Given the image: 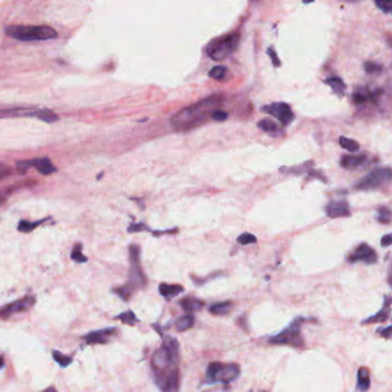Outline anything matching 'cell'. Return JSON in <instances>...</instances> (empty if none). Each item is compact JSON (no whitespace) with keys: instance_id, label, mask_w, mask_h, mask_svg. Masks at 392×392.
I'll return each mask as SVG.
<instances>
[{"instance_id":"cell-3","label":"cell","mask_w":392,"mask_h":392,"mask_svg":"<svg viewBox=\"0 0 392 392\" xmlns=\"http://www.w3.org/2000/svg\"><path fill=\"white\" fill-rule=\"evenodd\" d=\"M305 321L306 319L304 318H297L289 327L269 338V343L274 345H289L297 348L304 347L305 341L301 335V324Z\"/></svg>"},{"instance_id":"cell-14","label":"cell","mask_w":392,"mask_h":392,"mask_svg":"<svg viewBox=\"0 0 392 392\" xmlns=\"http://www.w3.org/2000/svg\"><path fill=\"white\" fill-rule=\"evenodd\" d=\"M115 333L114 329H102L97 330V332H92L86 336V341L89 344H102L108 341L113 334Z\"/></svg>"},{"instance_id":"cell-12","label":"cell","mask_w":392,"mask_h":392,"mask_svg":"<svg viewBox=\"0 0 392 392\" xmlns=\"http://www.w3.org/2000/svg\"><path fill=\"white\" fill-rule=\"evenodd\" d=\"M325 212H327V215L332 219H337V218H345V216L349 215V210H348V204L346 201H332L329 202L325 207Z\"/></svg>"},{"instance_id":"cell-38","label":"cell","mask_w":392,"mask_h":392,"mask_svg":"<svg viewBox=\"0 0 392 392\" xmlns=\"http://www.w3.org/2000/svg\"><path fill=\"white\" fill-rule=\"evenodd\" d=\"M375 4H376V6L379 7L381 11L384 12V13H390L391 8H392V4L389 3V2H383V3H382V2H376Z\"/></svg>"},{"instance_id":"cell-40","label":"cell","mask_w":392,"mask_h":392,"mask_svg":"<svg viewBox=\"0 0 392 392\" xmlns=\"http://www.w3.org/2000/svg\"><path fill=\"white\" fill-rule=\"evenodd\" d=\"M268 54H269V56H271V59L273 61V65L275 66V67H278V66H280V60H278L275 51H274V49H272V47L271 49H268Z\"/></svg>"},{"instance_id":"cell-7","label":"cell","mask_w":392,"mask_h":392,"mask_svg":"<svg viewBox=\"0 0 392 392\" xmlns=\"http://www.w3.org/2000/svg\"><path fill=\"white\" fill-rule=\"evenodd\" d=\"M130 262L131 268L129 273L128 285L135 290L137 287L144 286L146 283L145 275L139 264V247L136 246V245H132L130 247Z\"/></svg>"},{"instance_id":"cell-33","label":"cell","mask_w":392,"mask_h":392,"mask_svg":"<svg viewBox=\"0 0 392 392\" xmlns=\"http://www.w3.org/2000/svg\"><path fill=\"white\" fill-rule=\"evenodd\" d=\"M256 242H257L256 236H253L252 234H249V233L242 234L238 237V243L242 244V245H250V244H253Z\"/></svg>"},{"instance_id":"cell-21","label":"cell","mask_w":392,"mask_h":392,"mask_svg":"<svg viewBox=\"0 0 392 392\" xmlns=\"http://www.w3.org/2000/svg\"><path fill=\"white\" fill-rule=\"evenodd\" d=\"M193 324H195V316L192 314H188L179 318L176 322H175V327H176L177 332L183 333L192 328Z\"/></svg>"},{"instance_id":"cell-6","label":"cell","mask_w":392,"mask_h":392,"mask_svg":"<svg viewBox=\"0 0 392 392\" xmlns=\"http://www.w3.org/2000/svg\"><path fill=\"white\" fill-rule=\"evenodd\" d=\"M391 181L390 168H377L372 171L356 184L357 190L370 191L380 189Z\"/></svg>"},{"instance_id":"cell-13","label":"cell","mask_w":392,"mask_h":392,"mask_svg":"<svg viewBox=\"0 0 392 392\" xmlns=\"http://www.w3.org/2000/svg\"><path fill=\"white\" fill-rule=\"evenodd\" d=\"M391 298L390 296H385V300H384V305L382 307L380 312H377L375 315H372L369 319H367L363 321V324H370V323H381V322H385L386 320L390 319L391 315Z\"/></svg>"},{"instance_id":"cell-27","label":"cell","mask_w":392,"mask_h":392,"mask_svg":"<svg viewBox=\"0 0 392 392\" xmlns=\"http://www.w3.org/2000/svg\"><path fill=\"white\" fill-rule=\"evenodd\" d=\"M72 259L75 262H78V263L88 261L87 257L82 253V245L81 244H77L74 246L73 251H72Z\"/></svg>"},{"instance_id":"cell-39","label":"cell","mask_w":392,"mask_h":392,"mask_svg":"<svg viewBox=\"0 0 392 392\" xmlns=\"http://www.w3.org/2000/svg\"><path fill=\"white\" fill-rule=\"evenodd\" d=\"M12 173V169L9 168L8 166H6V164L4 163H0V179H3L5 177H7L11 175Z\"/></svg>"},{"instance_id":"cell-2","label":"cell","mask_w":392,"mask_h":392,"mask_svg":"<svg viewBox=\"0 0 392 392\" xmlns=\"http://www.w3.org/2000/svg\"><path fill=\"white\" fill-rule=\"evenodd\" d=\"M5 31L7 36L22 42L49 40L58 37L53 28L46 26H9Z\"/></svg>"},{"instance_id":"cell-37","label":"cell","mask_w":392,"mask_h":392,"mask_svg":"<svg viewBox=\"0 0 392 392\" xmlns=\"http://www.w3.org/2000/svg\"><path fill=\"white\" fill-rule=\"evenodd\" d=\"M211 117L215 121H219V122H223L225 121L226 119H228V114H226L225 112L223 111H220V110H215L213 113H212Z\"/></svg>"},{"instance_id":"cell-8","label":"cell","mask_w":392,"mask_h":392,"mask_svg":"<svg viewBox=\"0 0 392 392\" xmlns=\"http://www.w3.org/2000/svg\"><path fill=\"white\" fill-rule=\"evenodd\" d=\"M155 383L162 392H178L179 390V370L178 367H173L159 374H155Z\"/></svg>"},{"instance_id":"cell-15","label":"cell","mask_w":392,"mask_h":392,"mask_svg":"<svg viewBox=\"0 0 392 392\" xmlns=\"http://www.w3.org/2000/svg\"><path fill=\"white\" fill-rule=\"evenodd\" d=\"M184 287L179 284H167V283H162L159 286V292L164 299H173L175 297H177L179 294H182Z\"/></svg>"},{"instance_id":"cell-1","label":"cell","mask_w":392,"mask_h":392,"mask_svg":"<svg viewBox=\"0 0 392 392\" xmlns=\"http://www.w3.org/2000/svg\"><path fill=\"white\" fill-rule=\"evenodd\" d=\"M221 96H212L176 113L172 119L171 125L176 130H190L205 123L207 119L215 111V107L221 105Z\"/></svg>"},{"instance_id":"cell-29","label":"cell","mask_w":392,"mask_h":392,"mask_svg":"<svg viewBox=\"0 0 392 392\" xmlns=\"http://www.w3.org/2000/svg\"><path fill=\"white\" fill-rule=\"evenodd\" d=\"M53 358L54 360L59 363L61 367H67L72 363V358L67 357L66 354L60 353L59 351H53Z\"/></svg>"},{"instance_id":"cell-10","label":"cell","mask_w":392,"mask_h":392,"mask_svg":"<svg viewBox=\"0 0 392 392\" xmlns=\"http://www.w3.org/2000/svg\"><path fill=\"white\" fill-rule=\"evenodd\" d=\"M348 260L349 262L362 261L367 264H373L377 262V254L374 250L369 246V245L361 244L360 246H358L356 249V251L349 256Z\"/></svg>"},{"instance_id":"cell-43","label":"cell","mask_w":392,"mask_h":392,"mask_svg":"<svg viewBox=\"0 0 392 392\" xmlns=\"http://www.w3.org/2000/svg\"><path fill=\"white\" fill-rule=\"evenodd\" d=\"M4 367V358L0 356V369Z\"/></svg>"},{"instance_id":"cell-34","label":"cell","mask_w":392,"mask_h":392,"mask_svg":"<svg viewBox=\"0 0 392 392\" xmlns=\"http://www.w3.org/2000/svg\"><path fill=\"white\" fill-rule=\"evenodd\" d=\"M132 291H134V289H132V287H130L128 284L125 285V286H121V287H119V289L115 290L116 294L119 295L121 298L125 299V300H128L130 298Z\"/></svg>"},{"instance_id":"cell-20","label":"cell","mask_w":392,"mask_h":392,"mask_svg":"<svg viewBox=\"0 0 392 392\" xmlns=\"http://www.w3.org/2000/svg\"><path fill=\"white\" fill-rule=\"evenodd\" d=\"M325 84L329 87H332V89L334 90V92L337 94V96L339 97H343L344 93H345L346 91V86L345 83L343 82L342 78L339 77H330V78H327L325 79Z\"/></svg>"},{"instance_id":"cell-4","label":"cell","mask_w":392,"mask_h":392,"mask_svg":"<svg viewBox=\"0 0 392 392\" xmlns=\"http://www.w3.org/2000/svg\"><path fill=\"white\" fill-rule=\"evenodd\" d=\"M239 44V35L231 34L221 37L212 42L207 47V54L210 55L212 60L222 61L228 58L230 54H233L238 47Z\"/></svg>"},{"instance_id":"cell-30","label":"cell","mask_w":392,"mask_h":392,"mask_svg":"<svg viewBox=\"0 0 392 392\" xmlns=\"http://www.w3.org/2000/svg\"><path fill=\"white\" fill-rule=\"evenodd\" d=\"M117 319L121 320L123 323H126V324H130V325L135 324L136 322H138V320H137L135 313H134V312H131V311L125 312V313L120 314L119 316H117Z\"/></svg>"},{"instance_id":"cell-11","label":"cell","mask_w":392,"mask_h":392,"mask_svg":"<svg viewBox=\"0 0 392 392\" xmlns=\"http://www.w3.org/2000/svg\"><path fill=\"white\" fill-rule=\"evenodd\" d=\"M34 301H35L34 298H31V297L18 299L16 301H14V303L8 304L7 306L0 308V316H3V318H8V316L11 315L22 313V312L29 310L32 306V304H34Z\"/></svg>"},{"instance_id":"cell-28","label":"cell","mask_w":392,"mask_h":392,"mask_svg":"<svg viewBox=\"0 0 392 392\" xmlns=\"http://www.w3.org/2000/svg\"><path fill=\"white\" fill-rule=\"evenodd\" d=\"M42 222H43V221H39V222L21 221L20 223H18V225H17V229H18V231H21V233H30V231L34 230L37 225H39Z\"/></svg>"},{"instance_id":"cell-31","label":"cell","mask_w":392,"mask_h":392,"mask_svg":"<svg viewBox=\"0 0 392 392\" xmlns=\"http://www.w3.org/2000/svg\"><path fill=\"white\" fill-rule=\"evenodd\" d=\"M226 74V68L223 67V66H216L210 72V76L214 79H218V81H222L225 77Z\"/></svg>"},{"instance_id":"cell-25","label":"cell","mask_w":392,"mask_h":392,"mask_svg":"<svg viewBox=\"0 0 392 392\" xmlns=\"http://www.w3.org/2000/svg\"><path fill=\"white\" fill-rule=\"evenodd\" d=\"M374 96H373V93H370L369 91H365V89L362 90V91H354L353 93V101L354 104H358V105H361V104H365L366 101H368V99L373 98Z\"/></svg>"},{"instance_id":"cell-9","label":"cell","mask_w":392,"mask_h":392,"mask_svg":"<svg viewBox=\"0 0 392 392\" xmlns=\"http://www.w3.org/2000/svg\"><path fill=\"white\" fill-rule=\"evenodd\" d=\"M261 111L263 113H267V114L275 116L276 119L281 121L283 126L290 125L295 119V115L294 113H292L290 106L285 102H273L271 105L263 106Z\"/></svg>"},{"instance_id":"cell-36","label":"cell","mask_w":392,"mask_h":392,"mask_svg":"<svg viewBox=\"0 0 392 392\" xmlns=\"http://www.w3.org/2000/svg\"><path fill=\"white\" fill-rule=\"evenodd\" d=\"M30 167H32V160H30V161H29V160H23V161H17L16 162L17 171L20 172L21 174H25Z\"/></svg>"},{"instance_id":"cell-5","label":"cell","mask_w":392,"mask_h":392,"mask_svg":"<svg viewBox=\"0 0 392 392\" xmlns=\"http://www.w3.org/2000/svg\"><path fill=\"white\" fill-rule=\"evenodd\" d=\"M207 379L211 382L228 384L236 381L240 375V367L237 363L212 362L207 367Z\"/></svg>"},{"instance_id":"cell-26","label":"cell","mask_w":392,"mask_h":392,"mask_svg":"<svg viewBox=\"0 0 392 392\" xmlns=\"http://www.w3.org/2000/svg\"><path fill=\"white\" fill-rule=\"evenodd\" d=\"M339 144H341L343 149L348 151V152H357V151L359 150L358 141L353 140L351 138H347V137H341V139H339Z\"/></svg>"},{"instance_id":"cell-42","label":"cell","mask_w":392,"mask_h":392,"mask_svg":"<svg viewBox=\"0 0 392 392\" xmlns=\"http://www.w3.org/2000/svg\"><path fill=\"white\" fill-rule=\"evenodd\" d=\"M391 330H392L391 325H389V327H386L385 329L382 330V332H381L382 337H384L386 339H390L391 338Z\"/></svg>"},{"instance_id":"cell-35","label":"cell","mask_w":392,"mask_h":392,"mask_svg":"<svg viewBox=\"0 0 392 392\" xmlns=\"http://www.w3.org/2000/svg\"><path fill=\"white\" fill-rule=\"evenodd\" d=\"M363 67H365V70L368 74H379L382 72V67L380 65H377L375 63H370V61L366 63Z\"/></svg>"},{"instance_id":"cell-41","label":"cell","mask_w":392,"mask_h":392,"mask_svg":"<svg viewBox=\"0 0 392 392\" xmlns=\"http://www.w3.org/2000/svg\"><path fill=\"white\" fill-rule=\"evenodd\" d=\"M392 243V236L389 234V235H385L383 238H382V242H381V245L383 247H389L390 245Z\"/></svg>"},{"instance_id":"cell-24","label":"cell","mask_w":392,"mask_h":392,"mask_svg":"<svg viewBox=\"0 0 392 392\" xmlns=\"http://www.w3.org/2000/svg\"><path fill=\"white\" fill-rule=\"evenodd\" d=\"M258 127L260 128L262 131L268 132V134H275L276 131H278V127L275 123V122L269 120V119H263L261 121H259Z\"/></svg>"},{"instance_id":"cell-17","label":"cell","mask_w":392,"mask_h":392,"mask_svg":"<svg viewBox=\"0 0 392 392\" xmlns=\"http://www.w3.org/2000/svg\"><path fill=\"white\" fill-rule=\"evenodd\" d=\"M32 167H35L37 171L44 175H50L56 171V168L53 166V163L51 162V160L47 157L32 160Z\"/></svg>"},{"instance_id":"cell-44","label":"cell","mask_w":392,"mask_h":392,"mask_svg":"<svg viewBox=\"0 0 392 392\" xmlns=\"http://www.w3.org/2000/svg\"><path fill=\"white\" fill-rule=\"evenodd\" d=\"M43 392H56L54 389H52V388H50V389H46L45 391H43Z\"/></svg>"},{"instance_id":"cell-23","label":"cell","mask_w":392,"mask_h":392,"mask_svg":"<svg viewBox=\"0 0 392 392\" xmlns=\"http://www.w3.org/2000/svg\"><path fill=\"white\" fill-rule=\"evenodd\" d=\"M36 117L40 121L46 122V123H53V122H56L59 119V116L50 110H37Z\"/></svg>"},{"instance_id":"cell-16","label":"cell","mask_w":392,"mask_h":392,"mask_svg":"<svg viewBox=\"0 0 392 392\" xmlns=\"http://www.w3.org/2000/svg\"><path fill=\"white\" fill-rule=\"evenodd\" d=\"M365 155H343L341 160V164L343 168L348 169V171H354L361 166L365 162Z\"/></svg>"},{"instance_id":"cell-18","label":"cell","mask_w":392,"mask_h":392,"mask_svg":"<svg viewBox=\"0 0 392 392\" xmlns=\"http://www.w3.org/2000/svg\"><path fill=\"white\" fill-rule=\"evenodd\" d=\"M179 305L182 306V308L188 312L189 314H192L193 312L200 311L204 306V301H201L200 299L197 298H192V297H187V298L182 299L179 301Z\"/></svg>"},{"instance_id":"cell-19","label":"cell","mask_w":392,"mask_h":392,"mask_svg":"<svg viewBox=\"0 0 392 392\" xmlns=\"http://www.w3.org/2000/svg\"><path fill=\"white\" fill-rule=\"evenodd\" d=\"M369 388H370L369 370H368L367 368H365V367H361L360 369L358 370L357 389L361 392H366Z\"/></svg>"},{"instance_id":"cell-32","label":"cell","mask_w":392,"mask_h":392,"mask_svg":"<svg viewBox=\"0 0 392 392\" xmlns=\"http://www.w3.org/2000/svg\"><path fill=\"white\" fill-rule=\"evenodd\" d=\"M377 220H379V222H381V223H385V224L390 223L391 212L388 207H382V209L379 210V213H377Z\"/></svg>"},{"instance_id":"cell-22","label":"cell","mask_w":392,"mask_h":392,"mask_svg":"<svg viewBox=\"0 0 392 392\" xmlns=\"http://www.w3.org/2000/svg\"><path fill=\"white\" fill-rule=\"evenodd\" d=\"M234 304L231 301H222V303L214 304L210 307V313L213 315H225L233 310Z\"/></svg>"}]
</instances>
